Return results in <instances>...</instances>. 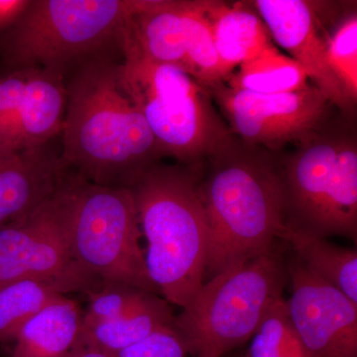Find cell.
I'll list each match as a JSON object with an SVG mask.
<instances>
[{"mask_svg":"<svg viewBox=\"0 0 357 357\" xmlns=\"http://www.w3.org/2000/svg\"><path fill=\"white\" fill-rule=\"evenodd\" d=\"M201 168L158 163L132 192L148 276L164 299L185 307L204 283L208 222L199 192Z\"/></svg>","mask_w":357,"mask_h":357,"instance_id":"3","label":"cell"},{"mask_svg":"<svg viewBox=\"0 0 357 357\" xmlns=\"http://www.w3.org/2000/svg\"><path fill=\"white\" fill-rule=\"evenodd\" d=\"M119 84L142 114L164 156L199 168L236 143L208 89L184 70L160 64L123 43Z\"/></svg>","mask_w":357,"mask_h":357,"instance_id":"5","label":"cell"},{"mask_svg":"<svg viewBox=\"0 0 357 357\" xmlns=\"http://www.w3.org/2000/svg\"><path fill=\"white\" fill-rule=\"evenodd\" d=\"M278 239L292 248L294 256L310 273L337 289L357 305V252L340 248L326 238L284 227Z\"/></svg>","mask_w":357,"mask_h":357,"instance_id":"18","label":"cell"},{"mask_svg":"<svg viewBox=\"0 0 357 357\" xmlns=\"http://www.w3.org/2000/svg\"><path fill=\"white\" fill-rule=\"evenodd\" d=\"M251 4L271 38L303 68L312 86L331 105L344 112H351L354 105L345 95L326 59V20L337 15V2L256 0Z\"/></svg>","mask_w":357,"mask_h":357,"instance_id":"12","label":"cell"},{"mask_svg":"<svg viewBox=\"0 0 357 357\" xmlns=\"http://www.w3.org/2000/svg\"><path fill=\"white\" fill-rule=\"evenodd\" d=\"M289 316L310 357H357V305L292 256Z\"/></svg>","mask_w":357,"mask_h":357,"instance_id":"13","label":"cell"},{"mask_svg":"<svg viewBox=\"0 0 357 357\" xmlns=\"http://www.w3.org/2000/svg\"><path fill=\"white\" fill-rule=\"evenodd\" d=\"M326 59L345 95L356 105L357 100V13L342 14L326 35Z\"/></svg>","mask_w":357,"mask_h":357,"instance_id":"23","label":"cell"},{"mask_svg":"<svg viewBox=\"0 0 357 357\" xmlns=\"http://www.w3.org/2000/svg\"><path fill=\"white\" fill-rule=\"evenodd\" d=\"M188 354L182 335L175 326H169L119 352L115 357H187Z\"/></svg>","mask_w":357,"mask_h":357,"instance_id":"26","label":"cell"},{"mask_svg":"<svg viewBox=\"0 0 357 357\" xmlns=\"http://www.w3.org/2000/svg\"><path fill=\"white\" fill-rule=\"evenodd\" d=\"M124 43L153 62L184 70L206 88L227 79L201 0H145Z\"/></svg>","mask_w":357,"mask_h":357,"instance_id":"10","label":"cell"},{"mask_svg":"<svg viewBox=\"0 0 357 357\" xmlns=\"http://www.w3.org/2000/svg\"><path fill=\"white\" fill-rule=\"evenodd\" d=\"M65 192L68 239L77 264L102 284L158 293L148 276L131 190L93 184L70 170Z\"/></svg>","mask_w":357,"mask_h":357,"instance_id":"7","label":"cell"},{"mask_svg":"<svg viewBox=\"0 0 357 357\" xmlns=\"http://www.w3.org/2000/svg\"><path fill=\"white\" fill-rule=\"evenodd\" d=\"M66 105L64 73L39 68L30 69L14 150L44 146L62 133Z\"/></svg>","mask_w":357,"mask_h":357,"instance_id":"16","label":"cell"},{"mask_svg":"<svg viewBox=\"0 0 357 357\" xmlns=\"http://www.w3.org/2000/svg\"><path fill=\"white\" fill-rule=\"evenodd\" d=\"M248 357H310L284 298L275 303L251 337Z\"/></svg>","mask_w":357,"mask_h":357,"instance_id":"22","label":"cell"},{"mask_svg":"<svg viewBox=\"0 0 357 357\" xmlns=\"http://www.w3.org/2000/svg\"><path fill=\"white\" fill-rule=\"evenodd\" d=\"M114 55L86 61L66 76L61 158L93 184L130 188L164 157L142 114L119 84Z\"/></svg>","mask_w":357,"mask_h":357,"instance_id":"1","label":"cell"},{"mask_svg":"<svg viewBox=\"0 0 357 357\" xmlns=\"http://www.w3.org/2000/svg\"><path fill=\"white\" fill-rule=\"evenodd\" d=\"M67 357H110L102 352L96 351L93 347L79 344L68 354Z\"/></svg>","mask_w":357,"mask_h":357,"instance_id":"28","label":"cell"},{"mask_svg":"<svg viewBox=\"0 0 357 357\" xmlns=\"http://www.w3.org/2000/svg\"><path fill=\"white\" fill-rule=\"evenodd\" d=\"M286 264L272 246L211 277L176 317L175 326L192 357H222L252 337L283 298Z\"/></svg>","mask_w":357,"mask_h":357,"instance_id":"6","label":"cell"},{"mask_svg":"<svg viewBox=\"0 0 357 357\" xmlns=\"http://www.w3.org/2000/svg\"><path fill=\"white\" fill-rule=\"evenodd\" d=\"M72 291L56 282L25 279L0 286V342L15 340L21 328L52 301Z\"/></svg>","mask_w":357,"mask_h":357,"instance_id":"21","label":"cell"},{"mask_svg":"<svg viewBox=\"0 0 357 357\" xmlns=\"http://www.w3.org/2000/svg\"><path fill=\"white\" fill-rule=\"evenodd\" d=\"M29 0H0V32L20 17Z\"/></svg>","mask_w":357,"mask_h":357,"instance_id":"27","label":"cell"},{"mask_svg":"<svg viewBox=\"0 0 357 357\" xmlns=\"http://www.w3.org/2000/svg\"><path fill=\"white\" fill-rule=\"evenodd\" d=\"M155 295L124 284H102L86 293L89 306L84 312V325L114 321L144 306Z\"/></svg>","mask_w":357,"mask_h":357,"instance_id":"24","label":"cell"},{"mask_svg":"<svg viewBox=\"0 0 357 357\" xmlns=\"http://www.w3.org/2000/svg\"><path fill=\"white\" fill-rule=\"evenodd\" d=\"M69 173L61 153L48 144L32 149H0V227L38 208L50 199Z\"/></svg>","mask_w":357,"mask_h":357,"instance_id":"14","label":"cell"},{"mask_svg":"<svg viewBox=\"0 0 357 357\" xmlns=\"http://www.w3.org/2000/svg\"><path fill=\"white\" fill-rule=\"evenodd\" d=\"M236 134L248 146L271 151L288 143H301L321 128L331 103L310 84L294 93L256 95L225 83L206 88Z\"/></svg>","mask_w":357,"mask_h":357,"instance_id":"11","label":"cell"},{"mask_svg":"<svg viewBox=\"0 0 357 357\" xmlns=\"http://www.w3.org/2000/svg\"><path fill=\"white\" fill-rule=\"evenodd\" d=\"M225 76L273 45L261 17L246 2L201 0Z\"/></svg>","mask_w":357,"mask_h":357,"instance_id":"15","label":"cell"},{"mask_svg":"<svg viewBox=\"0 0 357 357\" xmlns=\"http://www.w3.org/2000/svg\"><path fill=\"white\" fill-rule=\"evenodd\" d=\"M29 77L30 69H25L6 73L0 79V149L14 150Z\"/></svg>","mask_w":357,"mask_h":357,"instance_id":"25","label":"cell"},{"mask_svg":"<svg viewBox=\"0 0 357 357\" xmlns=\"http://www.w3.org/2000/svg\"><path fill=\"white\" fill-rule=\"evenodd\" d=\"M321 129L281 164L286 225L321 238L356 241V137Z\"/></svg>","mask_w":357,"mask_h":357,"instance_id":"8","label":"cell"},{"mask_svg":"<svg viewBox=\"0 0 357 357\" xmlns=\"http://www.w3.org/2000/svg\"><path fill=\"white\" fill-rule=\"evenodd\" d=\"M145 0H29L0 32L6 73L49 69L66 76L86 61L119 51Z\"/></svg>","mask_w":357,"mask_h":357,"instance_id":"4","label":"cell"},{"mask_svg":"<svg viewBox=\"0 0 357 357\" xmlns=\"http://www.w3.org/2000/svg\"><path fill=\"white\" fill-rule=\"evenodd\" d=\"M66 178L46 203L22 220L0 227V286L38 279L86 294L102 285L77 264L70 250Z\"/></svg>","mask_w":357,"mask_h":357,"instance_id":"9","label":"cell"},{"mask_svg":"<svg viewBox=\"0 0 357 357\" xmlns=\"http://www.w3.org/2000/svg\"><path fill=\"white\" fill-rule=\"evenodd\" d=\"M83 325L79 303L60 296L21 328L11 357H67L79 344Z\"/></svg>","mask_w":357,"mask_h":357,"instance_id":"17","label":"cell"},{"mask_svg":"<svg viewBox=\"0 0 357 357\" xmlns=\"http://www.w3.org/2000/svg\"><path fill=\"white\" fill-rule=\"evenodd\" d=\"M175 319L170 303L155 294L144 306L128 316L114 321L83 325L79 344L115 357L157 331L175 326Z\"/></svg>","mask_w":357,"mask_h":357,"instance_id":"19","label":"cell"},{"mask_svg":"<svg viewBox=\"0 0 357 357\" xmlns=\"http://www.w3.org/2000/svg\"><path fill=\"white\" fill-rule=\"evenodd\" d=\"M266 155L236 141L208 160L210 172L199 178L208 222L204 282L271 248L286 225L281 165Z\"/></svg>","mask_w":357,"mask_h":357,"instance_id":"2","label":"cell"},{"mask_svg":"<svg viewBox=\"0 0 357 357\" xmlns=\"http://www.w3.org/2000/svg\"><path fill=\"white\" fill-rule=\"evenodd\" d=\"M223 83L237 91L264 96L294 93L309 86L303 68L274 45L239 66Z\"/></svg>","mask_w":357,"mask_h":357,"instance_id":"20","label":"cell"}]
</instances>
